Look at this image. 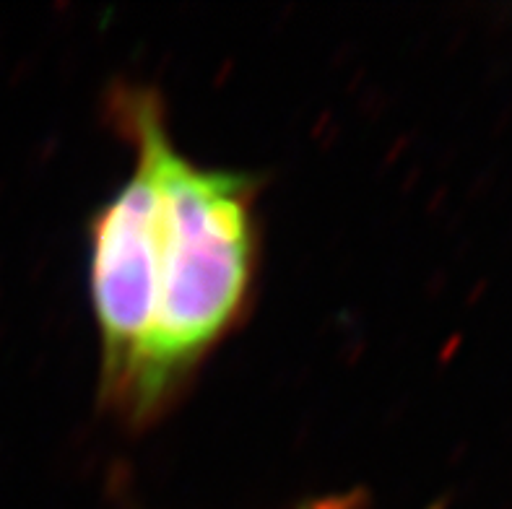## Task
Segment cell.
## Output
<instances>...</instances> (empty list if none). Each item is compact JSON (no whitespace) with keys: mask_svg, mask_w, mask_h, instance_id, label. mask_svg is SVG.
Instances as JSON below:
<instances>
[{"mask_svg":"<svg viewBox=\"0 0 512 509\" xmlns=\"http://www.w3.org/2000/svg\"><path fill=\"white\" fill-rule=\"evenodd\" d=\"M136 146L156 174V317L130 419H149L240 315L255 258L253 180L188 162L164 128L159 104L130 99Z\"/></svg>","mask_w":512,"mask_h":509,"instance_id":"cell-1","label":"cell"},{"mask_svg":"<svg viewBox=\"0 0 512 509\" xmlns=\"http://www.w3.org/2000/svg\"><path fill=\"white\" fill-rule=\"evenodd\" d=\"M136 169L102 208L91 239V302L104 356V390L128 411L141 377L156 317L154 229L156 174L149 154L136 146Z\"/></svg>","mask_w":512,"mask_h":509,"instance_id":"cell-2","label":"cell"},{"mask_svg":"<svg viewBox=\"0 0 512 509\" xmlns=\"http://www.w3.org/2000/svg\"><path fill=\"white\" fill-rule=\"evenodd\" d=\"M307 509H349V507L341 502H318V504H310Z\"/></svg>","mask_w":512,"mask_h":509,"instance_id":"cell-3","label":"cell"}]
</instances>
